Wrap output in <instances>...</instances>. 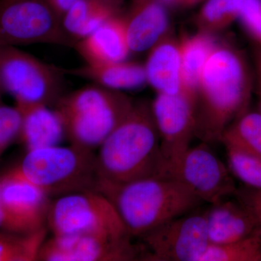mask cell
<instances>
[{"mask_svg":"<svg viewBox=\"0 0 261 261\" xmlns=\"http://www.w3.org/2000/svg\"><path fill=\"white\" fill-rule=\"evenodd\" d=\"M253 80L245 55L227 44H216L201 74L195 101V137L220 142L225 129L246 113Z\"/></svg>","mask_w":261,"mask_h":261,"instance_id":"1","label":"cell"},{"mask_svg":"<svg viewBox=\"0 0 261 261\" xmlns=\"http://www.w3.org/2000/svg\"><path fill=\"white\" fill-rule=\"evenodd\" d=\"M98 179L122 184L142 178L166 177L163 158L151 103L135 102L96 154Z\"/></svg>","mask_w":261,"mask_h":261,"instance_id":"2","label":"cell"},{"mask_svg":"<svg viewBox=\"0 0 261 261\" xmlns=\"http://www.w3.org/2000/svg\"><path fill=\"white\" fill-rule=\"evenodd\" d=\"M96 191L111 201L132 238L195 211L202 201L183 184L166 177L142 178L127 183L98 179Z\"/></svg>","mask_w":261,"mask_h":261,"instance_id":"3","label":"cell"},{"mask_svg":"<svg viewBox=\"0 0 261 261\" xmlns=\"http://www.w3.org/2000/svg\"><path fill=\"white\" fill-rule=\"evenodd\" d=\"M135 101L121 91L97 84L63 94L55 105L70 145L99 148L133 107Z\"/></svg>","mask_w":261,"mask_h":261,"instance_id":"4","label":"cell"},{"mask_svg":"<svg viewBox=\"0 0 261 261\" xmlns=\"http://www.w3.org/2000/svg\"><path fill=\"white\" fill-rule=\"evenodd\" d=\"M53 200L75 192L95 190L98 180L96 154L70 145L27 151L13 168Z\"/></svg>","mask_w":261,"mask_h":261,"instance_id":"5","label":"cell"},{"mask_svg":"<svg viewBox=\"0 0 261 261\" xmlns=\"http://www.w3.org/2000/svg\"><path fill=\"white\" fill-rule=\"evenodd\" d=\"M47 226L56 236L132 237L111 201L96 190L75 192L53 199Z\"/></svg>","mask_w":261,"mask_h":261,"instance_id":"6","label":"cell"},{"mask_svg":"<svg viewBox=\"0 0 261 261\" xmlns=\"http://www.w3.org/2000/svg\"><path fill=\"white\" fill-rule=\"evenodd\" d=\"M63 69L18 47H0V84L15 103L54 106L63 95Z\"/></svg>","mask_w":261,"mask_h":261,"instance_id":"7","label":"cell"},{"mask_svg":"<svg viewBox=\"0 0 261 261\" xmlns=\"http://www.w3.org/2000/svg\"><path fill=\"white\" fill-rule=\"evenodd\" d=\"M45 44L73 47L48 0H0V47Z\"/></svg>","mask_w":261,"mask_h":261,"instance_id":"8","label":"cell"},{"mask_svg":"<svg viewBox=\"0 0 261 261\" xmlns=\"http://www.w3.org/2000/svg\"><path fill=\"white\" fill-rule=\"evenodd\" d=\"M192 211L142 236V260L199 261L210 245L205 211Z\"/></svg>","mask_w":261,"mask_h":261,"instance_id":"9","label":"cell"},{"mask_svg":"<svg viewBox=\"0 0 261 261\" xmlns=\"http://www.w3.org/2000/svg\"><path fill=\"white\" fill-rule=\"evenodd\" d=\"M166 177L183 184L211 205L233 195L237 188L228 168L203 142L190 147L176 163L168 166Z\"/></svg>","mask_w":261,"mask_h":261,"instance_id":"10","label":"cell"},{"mask_svg":"<svg viewBox=\"0 0 261 261\" xmlns=\"http://www.w3.org/2000/svg\"><path fill=\"white\" fill-rule=\"evenodd\" d=\"M132 237L112 238L97 234H73L46 239L39 254L41 261H129L143 257L142 245Z\"/></svg>","mask_w":261,"mask_h":261,"instance_id":"11","label":"cell"},{"mask_svg":"<svg viewBox=\"0 0 261 261\" xmlns=\"http://www.w3.org/2000/svg\"><path fill=\"white\" fill-rule=\"evenodd\" d=\"M195 97L181 92L158 94L151 103L167 167L190 148V142L195 137Z\"/></svg>","mask_w":261,"mask_h":261,"instance_id":"12","label":"cell"},{"mask_svg":"<svg viewBox=\"0 0 261 261\" xmlns=\"http://www.w3.org/2000/svg\"><path fill=\"white\" fill-rule=\"evenodd\" d=\"M123 15L132 53L149 51L167 36L168 9L159 0H130L128 10Z\"/></svg>","mask_w":261,"mask_h":261,"instance_id":"13","label":"cell"},{"mask_svg":"<svg viewBox=\"0 0 261 261\" xmlns=\"http://www.w3.org/2000/svg\"><path fill=\"white\" fill-rule=\"evenodd\" d=\"M0 198L12 212L35 227H47L51 199L14 168L0 176Z\"/></svg>","mask_w":261,"mask_h":261,"instance_id":"14","label":"cell"},{"mask_svg":"<svg viewBox=\"0 0 261 261\" xmlns=\"http://www.w3.org/2000/svg\"><path fill=\"white\" fill-rule=\"evenodd\" d=\"M85 64L97 65L126 61L130 54L123 13L106 20L87 37L73 44Z\"/></svg>","mask_w":261,"mask_h":261,"instance_id":"15","label":"cell"},{"mask_svg":"<svg viewBox=\"0 0 261 261\" xmlns=\"http://www.w3.org/2000/svg\"><path fill=\"white\" fill-rule=\"evenodd\" d=\"M21 114L18 140L27 150L59 145L65 137L61 116L50 106L41 103H15Z\"/></svg>","mask_w":261,"mask_h":261,"instance_id":"16","label":"cell"},{"mask_svg":"<svg viewBox=\"0 0 261 261\" xmlns=\"http://www.w3.org/2000/svg\"><path fill=\"white\" fill-rule=\"evenodd\" d=\"M205 219L212 245L232 243L257 233L255 220L236 200L224 199L212 204L205 211Z\"/></svg>","mask_w":261,"mask_h":261,"instance_id":"17","label":"cell"},{"mask_svg":"<svg viewBox=\"0 0 261 261\" xmlns=\"http://www.w3.org/2000/svg\"><path fill=\"white\" fill-rule=\"evenodd\" d=\"M145 66L146 80L158 94H176L182 91L179 42L166 36L149 49Z\"/></svg>","mask_w":261,"mask_h":261,"instance_id":"18","label":"cell"},{"mask_svg":"<svg viewBox=\"0 0 261 261\" xmlns=\"http://www.w3.org/2000/svg\"><path fill=\"white\" fill-rule=\"evenodd\" d=\"M63 71L65 74L75 75L116 91L137 89L147 83L144 65L127 60L97 65L84 63L82 66L63 69Z\"/></svg>","mask_w":261,"mask_h":261,"instance_id":"19","label":"cell"},{"mask_svg":"<svg viewBox=\"0 0 261 261\" xmlns=\"http://www.w3.org/2000/svg\"><path fill=\"white\" fill-rule=\"evenodd\" d=\"M119 3L112 0H77L62 17L63 29L75 43L121 13Z\"/></svg>","mask_w":261,"mask_h":261,"instance_id":"20","label":"cell"},{"mask_svg":"<svg viewBox=\"0 0 261 261\" xmlns=\"http://www.w3.org/2000/svg\"><path fill=\"white\" fill-rule=\"evenodd\" d=\"M212 34L199 32L179 42L182 91L195 98L201 74L216 47Z\"/></svg>","mask_w":261,"mask_h":261,"instance_id":"21","label":"cell"},{"mask_svg":"<svg viewBox=\"0 0 261 261\" xmlns=\"http://www.w3.org/2000/svg\"><path fill=\"white\" fill-rule=\"evenodd\" d=\"M232 147L261 159V112L244 113L225 129L221 141Z\"/></svg>","mask_w":261,"mask_h":261,"instance_id":"22","label":"cell"},{"mask_svg":"<svg viewBox=\"0 0 261 261\" xmlns=\"http://www.w3.org/2000/svg\"><path fill=\"white\" fill-rule=\"evenodd\" d=\"M47 227L31 232L0 231V261H37Z\"/></svg>","mask_w":261,"mask_h":261,"instance_id":"23","label":"cell"},{"mask_svg":"<svg viewBox=\"0 0 261 261\" xmlns=\"http://www.w3.org/2000/svg\"><path fill=\"white\" fill-rule=\"evenodd\" d=\"M244 0H204L197 14L200 32L212 34L238 20Z\"/></svg>","mask_w":261,"mask_h":261,"instance_id":"24","label":"cell"},{"mask_svg":"<svg viewBox=\"0 0 261 261\" xmlns=\"http://www.w3.org/2000/svg\"><path fill=\"white\" fill-rule=\"evenodd\" d=\"M199 261H261V236L255 233L232 243L210 244Z\"/></svg>","mask_w":261,"mask_h":261,"instance_id":"25","label":"cell"},{"mask_svg":"<svg viewBox=\"0 0 261 261\" xmlns=\"http://www.w3.org/2000/svg\"><path fill=\"white\" fill-rule=\"evenodd\" d=\"M226 149L231 174L245 186L261 190V159L232 147Z\"/></svg>","mask_w":261,"mask_h":261,"instance_id":"26","label":"cell"},{"mask_svg":"<svg viewBox=\"0 0 261 261\" xmlns=\"http://www.w3.org/2000/svg\"><path fill=\"white\" fill-rule=\"evenodd\" d=\"M21 114L18 108L0 103V159L14 141L18 140Z\"/></svg>","mask_w":261,"mask_h":261,"instance_id":"27","label":"cell"},{"mask_svg":"<svg viewBox=\"0 0 261 261\" xmlns=\"http://www.w3.org/2000/svg\"><path fill=\"white\" fill-rule=\"evenodd\" d=\"M238 20L261 53V0H244Z\"/></svg>","mask_w":261,"mask_h":261,"instance_id":"28","label":"cell"},{"mask_svg":"<svg viewBox=\"0 0 261 261\" xmlns=\"http://www.w3.org/2000/svg\"><path fill=\"white\" fill-rule=\"evenodd\" d=\"M233 196L255 220L257 233L261 236V190L243 186L236 188Z\"/></svg>","mask_w":261,"mask_h":261,"instance_id":"29","label":"cell"},{"mask_svg":"<svg viewBox=\"0 0 261 261\" xmlns=\"http://www.w3.org/2000/svg\"><path fill=\"white\" fill-rule=\"evenodd\" d=\"M41 228L35 227L34 225L12 212L0 198V231L25 233L37 231Z\"/></svg>","mask_w":261,"mask_h":261,"instance_id":"30","label":"cell"},{"mask_svg":"<svg viewBox=\"0 0 261 261\" xmlns=\"http://www.w3.org/2000/svg\"><path fill=\"white\" fill-rule=\"evenodd\" d=\"M161 4L164 5L167 9L168 8H192L199 4H202L204 0H159Z\"/></svg>","mask_w":261,"mask_h":261,"instance_id":"31","label":"cell"},{"mask_svg":"<svg viewBox=\"0 0 261 261\" xmlns=\"http://www.w3.org/2000/svg\"><path fill=\"white\" fill-rule=\"evenodd\" d=\"M77 0H48L51 8L56 12L62 19L63 15L65 14L70 7L72 6Z\"/></svg>","mask_w":261,"mask_h":261,"instance_id":"32","label":"cell"},{"mask_svg":"<svg viewBox=\"0 0 261 261\" xmlns=\"http://www.w3.org/2000/svg\"><path fill=\"white\" fill-rule=\"evenodd\" d=\"M255 62H256V73L258 88L261 89V53L257 51L255 53Z\"/></svg>","mask_w":261,"mask_h":261,"instance_id":"33","label":"cell"},{"mask_svg":"<svg viewBox=\"0 0 261 261\" xmlns=\"http://www.w3.org/2000/svg\"><path fill=\"white\" fill-rule=\"evenodd\" d=\"M259 97H260V111L261 112V89L258 88Z\"/></svg>","mask_w":261,"mask_h":261,"instance_id":"34","label":"cell"},{"mask_svg":"<svg viewBox=\"0 0 261 261\" xmlns=\"http://www.w3.org/2000/svg\"><path fill=\"white\" fill-rule=\"evenodd\" d=\"M3 93V89H2L1 84H0V103H2V94Z\"/></svg>","mask_w":261,"mask_h":261,"instance_id":"35","label":"cell"},{"mask_svg":"<svg viewBox=\"0 0 261 261\" xmlns=\"http://www.w3.org/2000/svg\"><path fill=\"white\" fill-rule=\"evenodd\" d=\"M112 1H114V2H120V0H112Z\"/></svg>","mask_w":261,"mask_h":261,"instance_id":"36","label":"cell"}]
</instances>
